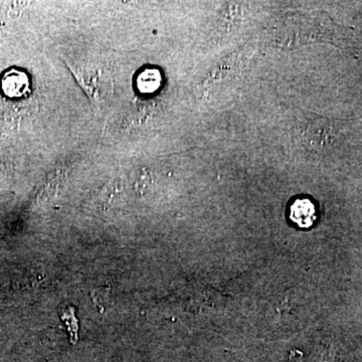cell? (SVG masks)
I'll return each instance as SVG.
<instances>
[{
	"instance_id": "cell-1",
	"label": "cell",
	"mask_w": 362,
	"mask_h": 362,
	"mask_svg": "<svg viewBox=\"0 0 362 362\" xmlns=\"http://www.w3.org/2000/svg\"><path fill=\"white\" fill-rule=\"evenodd\" d=\"M65 62L78 84L89 97L90 103L97 108L104 106L112 94L113 82L111 76L102 68L69 59Z\"/></svg>"
},
{
	"instance_id": "cell-2",
	"label": "cell",
	"mask_w": 362,
	"mask_h": 362,
	"mask_svg": "<svg viewBox=\"0 0 362 362\" xmlns=\"http://www.w3.org/2000/svg\"><path fill=\"white\" fill-rule=\"evenodd\" d=\"M334 136V129L325 120L309 121L301 130L304 144L315 150H322L331 146Z\"/></svg>"
},
{
	"instance_id": "cell-3",
	"label": "cell",
	"mask_w": 362,
	"mask_h": 362,
	"mask_svg": "<svg viewBox=\"0 0 362 362\" xmlns=\"http://www.w3.org/2000/svg\"><path fill=\"white\" fill-rule=\"evenodd\" d=\"M1 88L7 97H23L30 90V80L25 73L13 69L2 78Z\"/></svg>"
},
{
	"instance_id": "cell-4",
	"label": "cell",
	"mask_w": 362,
	"mask_h": 362,
	"mask_svg": "<svg viewBox=\"0 0 362 362\" xmlns=\"http://www.w3.org/2000/svg\"><path fill=\"white\" fill-rule=\"evenodd\" d=\"M290 218L300 228H310L316 220L315 206L309 199H297L290 209Z\"/></svg>"
},
{
	"instance_id": "cell-5",
	"label": "cell",
	"mask_w": 362,
	"mask_h": 362,
	"mask_svg": "<svg viewBox=\"0 0 362 362\" xmlns=\"http://www.w3.org/2000/svg\"><path fill=\"white\" fill-rule=\"evenodd\" d=\"M159 84H160V75L156 70L144 71L138 80V88L142 92H147V90L153 92L159 87Z\"/></svg>"
}]
</instances>
